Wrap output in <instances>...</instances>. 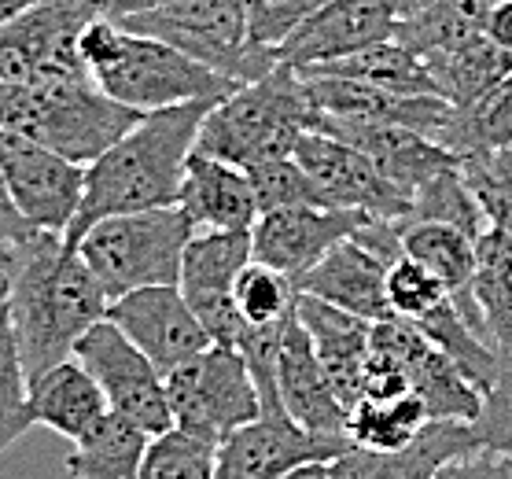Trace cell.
<instances>
[{
	"mask_svg": "<svg viewBox=\"0 0 512 479\" xmlns=\"http://www.w3.org/2000/svg\"><path fill=\"white\" fill-rule=\"evenodd\" d=\"M402 222H443L465 229L468 236H479L487 229V218H483L476 196H472V188L461 174V163L446 166L439 174H431L424 185L413 188L409 214Z\"/></svg>",
	"mask_w": 512,
	"mask_h": 479,
	"instance_id": "d590c367",
	"label": "cell"
},
{
	"mask_svg": "<svg viewBox=\"0 0 512 479\" xmlns=\"http://www.w3.org/2000/svg\"><path fill=\"white\" fill-rule=\"evenodd\" d=\"M395 26L398 19L384 0H328L325 8H317L273 52H277V63L291 71H310V67L350 56V52L391 41Z\"/></svg>",
	"mask_w": 512,
	"mask_h": 479,
	"instance_id": "ac0fdd59",
	"label": "cell"
},
{
	"mask_svg": "<svg viewBox=\"0 0 512 479\" xmlns=\"http://www.w3.org/2000/svg\"><path fill=\"white\" fill-rule=\"evenodd\" d=\"M214 104L218 100H192L152 111L122 141L85 166L82 203L63 233V244L74 247L89 225L111 214L174 207L185 163L196 148V133Z\"/></svg>",
	"mask_w": 512,
	"mask_h": 479,
	"instance_id": "7a4b0ae2",
	"label": "cell"
},
{
	"mask_svg": "<svg viewBox=\"0 0 512 479\" xmlns=\"http://www.w3.org/2000/svg\"><path fill=\"white\" fill-rule=\"evenodd\" d=\"M306 100L314 111L336 118H354V122H384V126H402L413 129L420 137L435 141L439 129L446 126V118L454 107L446 104L443 96H402L387 93L376 85L350 82V78H332V74H303Z\"/></svg>",
	"mask_w": 512,
	"mask_h": 479,
	"instance_id": "ffe728a7",
	"label": "cell"
},
{
	"mask_svg": "<svg viewBox=\"0 0 512 479\" xmlns=\"http://www.w3.org/2000/svg\"><path fill=\"white\" fill-rule=\"evenodd\" d=\"M431 479H512V457L494 450H472L443 461L431 472Z\"/></svg>",
	"mask_w": 512,
	"mask_h": 479,
	"instance_id": "ee69618b",
	"label": "cell"
},
{
	"mask_svg": "<svg viewBox=\"0 0 512 479\" xmlns=\"http://www.w3.org/2000/svg\"><path fill=\"white\" fill-rule=\"evenodd\" d=\"M163 387L177 432L214 446L262 413L244 354L222 343H210L207 351L163 373Z\"/></svg>",
	"mask_w": 512,
	"mask_h": 479,
	"instance_id": "ba28073f",
	"label": "cell"
},
{
	"mask_svg": "<svg viewBox=\"0 0 512 479\" xmlns=\"http://www.w3.org/2000/svg\"><path fill=\"white\" fill-rule=\"evenodd\" d=\"M37 0H0V26L8 23V19H15V15H23L26 8H34Z\"/></svg>",
	"mask_w": 512,
	"mask_h": 479,
	"instance_id": "f907efd6",
	"label": "cell"
},
{
	"mask_svg": "<svg viewBox=\"0 0 512 479\" xmlns=\"http://www.w3.org/2000/svg\"><path fill=\"white\" fill-rule=\"evenodd\" d=\"M472 303L490 351L498 354L505 369H512V236L498 229H483L476 236Z\"/></svg>",
	"mask_w": 512,
	"mask_h": 479,
	"instance_id": "83f0119b",
	"label": "cell"
},
{
	"mask_svg": "<svg viewBox=\"0 0 512 479\" xmlns=\"http://www.w3.org/2000/svg\"><path fill=\"white\" fill-rule=\"evenodd\" d=\"M328 0H244L247 37L262 48H277Z\"/></svg>",
	"mask_w": 512,
	"mask_h": 479,
	"instance_id": "7bdbcfd3",
	"label": "cell"
},
{
	"mask_svg": "<svg viewBox=\"0 0 512 479\" xmlns=\"http://www.w3.org/2000/svg\"><path fill=\"white\" fill-rule=\"evenodd\" d=\"M291 159L303 166V174L314 185V196L321 207L339 211H361L380 222H402L409 214V196L398 185H391L358 148L325 137L317 129H306Z\"/></svg>",
	"mask_w": 512,
	"mask_h": 479,
	"instance_id": "7c38bea8",
	"label": "cell"
},
{
	"mask_svg": "<svg viewBox=\"0 0 512 479\" xmlns=\"http://www.w3.org/2000/svg\"><path fill=\"white\" fill-rule=\"evenodd\" d=\"M251 262V229H207L192 233L181 255V273L177 288L199 317V325L207 328L210 343L236 347V339L244 332V321L236 314L233 288L236 277Z\"/></svg>",
	"mask_w": 512,
	"mask_h": 479,
	"instance_id": "8fae6325",
	"label": "cell"
},
{
	"mask_svg": "<svg viewBox=\"0 0 512 479\" xmlns=\"http://www.w3.org/2000/svg\"><path fill=\"white\" fill-rule=\"evenodd\" d=\"M420 59L428 67L431 82H435V93L443 96L450 107H468L512 71V56L494 45L487 34Z\"/></svg>",
	"mask_w": 512,
	"mask_h": 479,
	"instance_id": "f1b7e54d",
	"label": "cell"
},
{
	"mask_svg": "<svg viewBox=\"0 0 512 479\" xmlns=\"http://www.w3.org/2000/svg\"><path fill=\"white\" fill-rule=\"evenodd\" d=\"M498 0H439L428 12L402 19L395 26V41L417 52V56H431V52H446L472 41V37L487 34V19L494 12Z\"/></svg>",
	"mask_w": 512,
	"mask_h": 479,
	"instance_id": "d6a6232c",
	"label": "cell"
},
{
	"mask_svg": "<svg viewBox=\"0 0 512 479\" xmlns=\"http://www.w3.org/2000/svg\"><path fill=\"white\" fill-rule=\"evenodd\" d=\"M387 266L391 262H384L376 251H369V247L361 244V240L347 236L336 247H328L325 255L317 258L314 266L295 281V288H299V295H310V299H321L328 306H339V310H347V314L373 325V321L391 317L384 295Z\"/></svg>",
	"mask_w": 512,
	"mask_h": 479,
	"instance_id": "7402d4cb",
	"label": "cell"
},
{
	"mask_svg": "<svg viewBox=\"0 0 512 479\" xmlns=\"http://www.w3.org/2000/svg\"><path fill=\"white\" fill-rule=\"evenodd\" d=\"M140 118V111L100 93L93 78L0 82V129L23 133L78 166L100 159Z\"/></svg>",
	"mask_w": 512,
	"mask_h": 479,
	"instance_id": "277c9868",
	"label": "cell"
},
{
	"mask_svg": "<svg viewBox=\"0 0 512 479\" xmlns=\"http://www.w3.org/2000/svg\"><path fill=\"white\" fill-rule=\"evenodd\" d=\"M310 129L336 137V141L358 148L380 174L398 185L406 196H413V188L424 185L431 174H439L446 166H457L461 159L439 148L435 141L420 137L413 129L402 126H384V122H354V118H336L325 111H310Z\"/></svg>",
	"mask_w": 512,
	"mask_h": 479,
	"instance_id": "d6986e66",
	"label": "cell"
},
{
	"mask_svg": "<svg viewBox=\"0 0 512 479\" xmlns=\"http://www.w3.org/2000/svg\"><path fill=\"white\" fill-rule=\"evenodd\" d=\"M30 428H34L30 380H26L23 358H19V347H15L8 310L0 303V457L8 454Z\"/></svg>",
	"mask_w": 512,
	"mask_h": 479,
	"instance_id": "74e56055",
	"label": "cell"
},
{
	"mask_svg": "<svg viewBox=\"0 0 512 479\" xmlns=\"http://www.w3.org/2000/svg\"><path fill=\"white\" fill-rule=\"evenodd\" d=\"M37 229L23 218V211L15 207L12 188L4 181V170H0V244L8 247H23L26 240H34Z\"/></svg>",
	"mask_w": 512,
	"mask_h": 479,
	"instance_id": "f6af8a7d",
	"label": "cell"
},
{
	"mask_svg": "<svg viewBox=\"0 0 512 479\" xmlns=\"http://www.w3.org/2000/svg\"><path fill=\"white\" fill-rule=\"evenodd\" d=\"M196 233L207 229H251L258 218L255 192L244 166L222 163L214 155L192 152L185 163V177L177 188V203Z\"/></svg>",
	"mask_w": 512,
	"mask_h": 479,
	"instance_id": "cb8c5ba5",
	"label": "cell"
},
{
	"mask_svg": "<svg viewBox=\"0 0 512 479\" xmlns=\"http://www.w3.org/2000/svg\"><path fill=\"white\" fill-rule=\"evenodd\" d=\"M487 37L512 56V0H498L487 19Z\"/></svg>",
	"mask_w": 512,
	"mask_h": 479,
	"instance_id": "bcb514c9",
	"label": "cell"
},
{
	"mask_svg": "<svg viewBox=\"0 0 512 479\" xmlns=\"http://www.w3.org/2000/svg\"><path fill=\"white\" fill-rule=\"evenodd\" d=\"M472 450H479L472 421H428L402 450L347 446L328 461V479H431L443 461Z\"/></svg>",
	"mask_w": 512,
	"mask_h": 479,
	"instance_id": "603a6c76",
	"label": "cell"
},
{
	"mask_svg": "<svg viewBox=\"0 0 512 479\" xmlns=\"http://www.w3.org/2000/svg\"><path fill=\"white\" fill-rule=\"evenodd\" d=\"M140 479H214V443L170 428L148 439Z\"/></svg>",
	"mask_w": 512,
	"mask_h": 479,
	"instance_id": "ab89813d",
	"label": "cell"
},
{
	"mask_svg": "<svg viewBox=\"0 0 512 479\" xmlns=\"http://www.w3.org/2000/svg\"><path fill=\"white\" fill-rule=\"evenodd\" d=\"M457 159H472L483 152H498L512 144V71L494 89L472 100L468 107H454L446 126L435 137Z\"/></svg>",
	"mask_w": 512,
	"mask_h": 479,
	"instance_id": "4dcf8cb0",
	"label": "cell"
},
{
	"mask_svg": "<svg viewBox=\"0 0 512 479\" xmlns=\"http://www.w3.org/2000/svg\"><path fill=\"white\" fill-rule=\"evenodd\" d=\"M115 23L174 45L177 52L199 59L203 67L225 74L236 85L258 82L277 67V52L247 37L244 0H163L148 12Z\"/></svg>",
	"mask_w": 512,
	"mask_h": 479,
	"instance_id": "52a82bcc",
	"label": "cell"
},
{
	"mask_svg": "<svg viewBox=\"0 0 512 479\" xmlns=\"http://www.w3.org/2000/svg\"><path fill=\"white\" fill-rule=\"evenodd\" d=\"M4 288H8V284H4V277H0V303H4Z\"/></svg>",
	"mask_w": 512,
	"mask_h": 479,
	"instance_id": "f5cc1de1",
	"label": "cell"
},
{
	"mask_svg": "<svg viewBox=\"0 0 512 479\" xmlns=\"http://www.w3.org/2000/svg\"><path fill=\"white\" fill-rule=\"evenodd\" d=\"M104 317L159 373H170L174 365L210 347L207 328L199 325V317L192 314L177 284H155V288L118 295L107 303Z\"/></svg>",
	"mask_w": 512,
	"mask_h": 479,
	"instance_id": "9a60e30c",
	"label": "cell"
},
{
	"mask_svg": "<svg viewBox=\"0 0 512 479\" xmlns=\"http://www.w3.org/2000/svg\"><path fill=\"white\" fill-rule=\"evenodd\" d=\"M384 4L395 12L398 23H402V19H413V15L428 12L431 4H439V0H384Z\"/></svg>",
	"mask_w": 512,
	"mask_h": 479,
	"instance_id": "c3c4849f",
	"label": "cell"
},
{
	"mask_svg": "<svg viewBox=\"0 0 512 479\" xmlns=\"http://www.w3.org/2000/svg\"><path fill=\"white\" fill-rule=\"evenodd\" d=\"M0 170L12 188L15 207L37 233H67L82 203L85 166L70 163L23 133L0 129Z\"/></svg>",
	"mask_w": 512,
	"mask_h": 479,
	"instance_id": "4fadbf2b",
	"label": "cell"
},
{
	"mask_svg": "<svg viewBox=\"0 0 512 479\" xmlns=\"http://www.w3.org/2000/svg\"><path fill=\"white\" fill-rule=\"evenodd\" d=\"M303 74H332V78H350V82H365L402 96H439L424 59L417 52H409L395 37L361 48V52H350L343 59H332V63H321V67H310Z\"/></svg>",
	"mask_w": 512,
	"mask_h": 479,
	"instance_id": "f546056e",
	"label": "cell"
},
{
	"mask_svg": "<svg viewBox=\"0 0 512 479\" xmlns=\"http://www.w3.org/2000/svg\"><path fill=\"white\" fill-rule=\"evenodd\" d=\"M70 358H78L93 373L107 398V409L118 413L122 421L137 424L144 435H163L174 428L170 406H166L163 373L107 317L85 328Z\"/></svg>",
	"mask_w": 512,
	"mask_h": 479,
	"instance_id": "30bf717a",
	"label": "cell"
},
{
	"mask_svg": "<svg viewBox=\"0 0 512 479\" xmlns=\"http://www.w3.org/2000/svg\"><path fill=\"white\" fill-rule=\"evenodd\" d=\"M365 222H369V214L317 207V203L266 211L251 225V258L299 281L328 247L354 236Z\"/></svg>",
	"mask_w": 512,
	"mask_h": 479,
	"instance_id": "2e32d148",
	"label": "cell"
},
{
	"mask_svg": "<svg viewBox=\"0 0 512 479\" xmlns=\"http://www.w3.org/2000/svg\"><path fill=\"white\" fill-rule=\"evenodd\" d=\"M347 439L310 435L288 413H258L214 446V479H280L310 461H332Z\"/></svg>",
	"mask_w": 512,
	"mask_h": 479,
	"instance_id": "5bb4252c",
	"label": "cell"
},
{
	"mask_svg": "<svg viewBox=\"0 0 512 479\" xmlns=\"http://www.w3.org/2000/svg\"><path fill=\"white\" fill-rule=\"evenodd\" d=\"M413 328H417L424 339H431L439 351L450 354V358L461 365V373H465L483 395H487L490 387L498 384V376L505 373L501 358L487 347V339L479 336L476 328L461 317L454 299H443L439 306H431L420 321H413Z\"/></svg>",
	"mask_w": 512,
	"mask_h": 479,
	"instance_id": "836d02e7",
	"label": "cell"
},
{
	"mask_svg": "<svg viewBox=\"0 0 512 479\" xmlns=\"http://www.w3.org/2000/svg\"><path fill=\"white\" fill-rule=\"evenodd\" d=\"M384 295H387V310H391V317H402V321H409V325L420 321L431 306H439L443 299H450L443 284L435 281L428 269L409 255H398L395 262L387 266Z\"/></svg>",
	"mask_w": 512,
	"mask_h": 479,
	"instance_id": "60d3db41",
	"label": "cell"
},
{
	"mask_svg": "<svg viewBox=\"0 0 512 479\" xmlns=\"http://www.w3.org/2000/svg\"><path fill=\"white\" fill-rule=\"evenodd\" d=\"M0 277H4V273H0Z\"/></svg>",
	"mask_w": 512,
	"mask_h": 479,
	"instance_id": "db71d44e",
	"label": "cell"
},
{
	"mask_svg": "<svg viewBox=\"0 0 512 479\" xmlns=\"http://www.w3.org/2000/svg\"><path fill=\"white\" fill-rule=\"evenodd\" d=\"M107 15V0H37L0 26V82H59L89 78L78 37Z\"/></svg>",
	"mask_w": 512,
	"mask_h": 479,
	"instance_id": "9c48e42d",
	"label": "cell"
},
{
	"mask_svg": "<svg viewBox=\"0 0 512 479\" xmlns=\"http://www.w3.org/2000/svg\"><path fill=\"white\" fill-rule=\"evenodd\" d=\"M431 421L428 406L413 391L398 398H361L347 409V443L365 450H402Z\"/></svg>",
	"mask_w": 512,
	"mask_h": 479,
	"instance_id": "e575fe53",
	"label": "cell"
},
{
	"mask_svg": "<svg viewBox=\"0 0 512 479\" xmlns=\"http://www.w3.org/2000/svg\"><path fill=\"white\" fill-rule=\"evenodd\" d=\"M277 398L280 409L310 435H332L347 439V406L336 398L325 369L317 362L314 343L291 314L280 332L277 351Z\"/></svg>",
	"mask_w": 512,
	"mask_h": 479,
	"instance_id": "44dd1931",
	"label": "cell"
},
{
	"mask_svg": "<svg viewBox=\"0 0 512 479\" xmlns=\"http://www.w3.org/2000/svg\"><path fill=\"white\" fill-rule=\"evenodd\" d=\"M78 56L100 93L133 107L140 115L192 104V100H222L233 89H240L225 74L210 71L199 59L177 52L174 45L155 41L148 34H133L107 15L93 19L82 30Z\"/></svg>",
	"mask_w": 512,
	"mask_h": 479,
	"instance_id": "3957f363",
	"label": "cell"
},
{
	"mask_svg": "<svg viewBox=\"0 0 512 479\" xmlns=\"http://www.w3.org/2000/svg\"><path fill=\"white\" fill-rule=\"evenodd\" d=\"M4 284V310L26 380L70 358L78 336L107 314L104 288L56 233H37L15 247Z\"/></svg>",
	"mask_w": 512,
	"mask_h": 479,
	"instance_id": "6da1fadb",
	"label": "cell"
},
{
	"mask_svg": "<svg viewBox=\"0 0 512 479\" xmlns=\"http://www.w3.org/2000/svg\"><path fill=\"white\" fill-rule=\"evenodd\" d=\"M148 439L137 424L122 421L118 413H107L96 424L93 435H85L82 443H74L67 454V476L70 479H140L144 450Z\"/></svg>",
	"mask_w": 512,
	"mask_h": 479,
	"instance_id": "1f68e13d",
	"label": "cell"
},
{
	"mask_svg": "<svg viewBox=\"0 0 512 479\" xmlns=\"http://www.w3.org/2000/svg\"><path fill=\"white\" fill-rule=\"evenodd\" d=\"M192 222L181 207H152L100 218L70 247L104 288L107 303L137 288L177 284L181 255L192 240Z\"/></svg>",
	"mask_w": 512,
	"mask_h": 479,
	"instance_id": "8992f818",
	"label": "cell"
},
{
	"mask_svg": "<svg viewBox=\"0 0 512 479\" xmlns=\"http://www.w3.org/2000/svg\"><path fill=\"white\" fill-rule=\"evenodd\" d=\"M280 479H328V461H310V465H299L291 468L288 476Z\"/></svg>",
	"mask_w": 512,
	"mask_h": 479,
	"instance_id": "681fc988",
	"label": "cell"
},
{
	"mask_svg": "<svg viewBox=\"0 0 512 479\" xmlns=\"http://www.w3.org/2000/svg\"><path fill=\"white\" fill-rule=\"evenodd\" d=\"M295 317L306 328V336L314 343V354L321 369H325L328 384L336 391L343 406H354L361 398V384H365V358H369V321L328 306L321 299L299 295L295 299Z\"/></svg>",
	"mask_w": 512,
	"mask_h": 479,
	"instance_id": "d4e9b609",
	"label": "cell"
},
{
	"mask_svg": "<svg viewBox=\"0 0 512 479\" xmlns=\"http://www.w3.org/2000/svg\"><path fill=\"white\" fill-rule=\"evenodd\" d=\"M461 174L487 218V229L512 236V144L498 152L461 159Z\"/></svg>",
	"mask_w": 512,
	"mask_h": 479,
	"instance_id": "f35d334b",
	"label": "cell"
},
{
	"mask_svg": "<svg viewBox=\"0 0 512 479\" xmlns=\"http://www.w3.org/2000/svg\"><path fill=\"white\" fill-rule=\"evenodd\" d=\"M369 336L398 354V362L406 369L409 391L428 406L431 421H476L479 409H483V391L461 373V365L450 354L420 336L409 321H402V317L373 321Z\"/></svg>",
	"mask_w": 512,
	"mask_h": 479,
	"instance_id": "e0dca14e",
	"label": "cell"
},
{
	"mask_svg": "<svg viewBox=\"0 0 512 479\" xmlns=\"http://www.w3.org/2000/svg\"><path fill=\"white\" fill-rule=\"evenodd\" d=\"M163 0H107V19H126V15L148 12Z\"/></svg>",
	"mask_w": 512,
	"mask_h": 479,
	"instance_id": "7dc6e473",
	"label": "cell"
},
{
	"mask_svg": "<svg viewBox=\"0 0 512 479\" xmlns=\"http://www.w3.org/2000/svg\"><path fill=\"white\" fill-rule=\"evenodd\" d=\"M402 255L417 258L435 281L443 284L468 325L483 336V321L472 303V273H476V236L443 222H398ZM487 339V336H483ZM490 347V343H487Z\"/></svg>",
	"mask_w": 512,
	"mask_h": 479,
	"instance_id": "4316f807",
	"label": "cell"
},
{
	"mask_svg": "<svg viewBox=\"0 0 512 479\" xmlns=\"http://www.w3.org/2000/svg\"><path fill=\"white\" fill-rule=\"evenodd\" d=\"M310 100L303 78L277 63L258 82H247L210 107L196 133L192 152L214 155L233 166H258L269 159H288L310 129Z\"/></svg>",
	"mask_w": 512,
	"mask_h": 479,
	"instance_id": "5b68a950",
	"label": "cell"
},
{
	"mask_svg": "<svg viewBox=\"0 0 512 479\" xmlns=\"http://www.w3.org/2000/svg\"><path fill=\"white\" fill-rule=\"evenodd\" d=\"M12 258H15V247L0 244V273H8V266H12Z\"/></svg>",
	"mask_w": 512,
	"mask_h": 479,
	"instance_id": "816d5d0a",
	"label": "cell"
},
{
	"mask_svg": "<svg viewBox=\"0 0 512 479\" xmlns=\"http://www.w3.org/2000/svg\"><path fill=\"white\" fill-rule=\"evenodd\" d=\"M247 181L255 192L258 214L280 211V207H303V203H317L314 185L303 174V166L295 159H269V163L247 166ZM321 207V203H317Z\"/></svg>",
	"mask_w": 512,
	"mask_h": 479,
	"instance_id": "b9f144b4",
	"label": "cell"
},
{
	"mask_svg": "<svg viewBox=\"0 0 512 479\" xmlns=\"http://www.w3.org/2000/svg\"><path fill=\"white\" fill-rule=\"evenodd\" d=\"M30 413L34 424H45L70 443H82L111 409L93 373L78 358H63L30 380Z\"/></svg>",
	"mask_w": 512,
	"mask_h": 479,
	"instance_id": "484cf974",
	"label": "cell"
},
{
	"mask_svg": "<svg viewBox=\"0 0 512 479\" xmlns=\"http://www.w3.org/2000/svg\"><path fill=\"white\" fill-rule=\"evenodd\" d=\"M295 299H299V288L291 277L277 273V269L262 266V262H247L244 273L236 277L233 288V303L236 314L244 321V328H262V325H280L295 314Z\"/></svg>",
	"mask_w": 512,
	"mask_h": 479,
	"instance_id": "8d00e7d4",
	"label": "cell"
}]
</instances>
